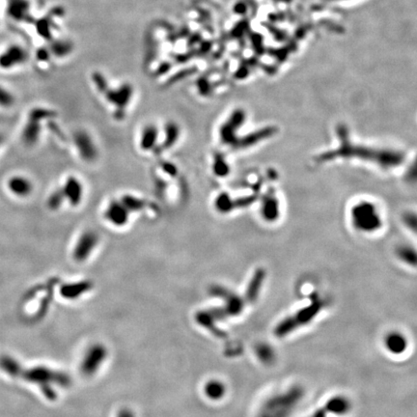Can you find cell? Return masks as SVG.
<instances>
[{
  "label": "cell",
  "mask_w": 417,
  "mask_h": 417,
  "mask_svg": "<svg viewBox=\"0 0 417 417\" xmlns=\"http://www.w3.org/2000/svg\"><path fill=\"white\" fill-rule=\"evenodd\" d=\"M339 138L341 139V146L338 150L323 154L318 158L321 161L329 160L338 157L359 158L376 161V163L383 167H393L403 162L404 157L400 153L391 151H381L366 147L354 146L349 140V135L345 127L341 126L337 130Z\"/></svg>",
  "instance_id": "cell-1"
},
{
  "label": "cell",
  "mask_w": 417,
  "mask_h": 417,
  "mask_svg": "<svg viewBox=\"0 0 417 417\" xmlns=\"http://www.w3.org/2000/svg\"><path fill=\"white\" fill-rule=\"evenodd\" d=\"M301 385H293L287 390L269 397L260 406L256 417H291L305 398Z\"/></svg>",
  "instance_id": "cell-2"
},
{
  "label": "cell",
  "mask_w": 417,
  "mask_h": 417,
  "mask_svg": "<svg viewBox=\"0 0 417 417\" xmlns=\"http://www.w3.org/2000/svg\"><path fill=\"white\" fill-rule=\"evenodd\" d=\"M326 306V302L320 296L315 295L311 299L310 304L300 308L292 315L287 316L275 326L273 333L278 338H284L291 335L300 327H305L312 323Z\"/></svg>",
  "instance_id": "cell-3"
},
{
  "label": "cell",
  "mask_w": 417,
  "mask_h": 417,
  "mask_svg": "<svg viewBox=\"0 0 417 417\" xmlns=\"http://www.w3.org/2000/svg\"><path fill=\"white\" fill-rule=\"evenodd\" d=\"M23 378V380L29 383L39 384L48 399H54L55 392L51 387V383H56L59 385H68L69 378L62 374L57 373L45 368L43 366H37L31 369H24L23 368L20 378Z\"/></svg>",
  "instance_id": "cell-4"
},
{
  "label": "cell",
  "mask_w": 417,
  "mask_h": 417,
  "mask_svg": "<svg viewBox=\"0 0 417 417\" xmlns=\"http://www.w3.org/2000/svg\"><path fill=\"white\" fill-rule=\"evenodd\" d=\"M351 219L353 226L366 233L377 231L381 225V217L376 207L368 202H362L354 206L351 210Z\"/></svg>",
  "instance_id": "cell-5"
},
{
  "label": "cell",
  "mask_w": 417,
  "mask_h": 417,
  "mask_svg": "<svg viewBox=\"0 0 417 417\" xmlns=\"http://www.w3.org/2000/svg\"><path fill=\"white\" fill-rule=\"evenodd\" d=\"M211 293L224 301L225 305L221 308L223 309L227 318L239 317L245 311L247 302L237 293L221 286H214L211 290Z\"/></svg>",
  "instance_id": "cell-6"
},
{
  "label": "cell",
  "mask_w": 417,
  "mask_h": 417,
  "mask_svg": "<svg viewBox=\"0 0 417 417\" xmlns=\"http://www.w3.org/2000/svg\"><path fill=\"white\" fill-rule=\"evenodd\" d=\"M28 59V52L23 45H8L3 51L0 52V69H10L23 65Z\"/></svg>",
  "instance_id": "cell-7"
},
{
  "label": "cell",
  "mask_w": 417,
  "mask_h": 417,
  "mask_svg": "<svg viewBox=\"0 0 417 417\" xmlns=\"http://www.w3.org/2000/svg\"><path fill=\"white\" fill-rule=\"evenodd\" d=\"M106 358V349L102 345H95L86 352L81 362V372L92 376L97 372Z\"/></svg>",
  "instance_id": "cell-8"
},
{
  "label": "cell",
  "mask_w": 417,
  "mask_h": 417,
  "mask_svg": "<svg viewBox=\"0 0 417 417\" xmlns=\"http://www.w3.org/2000/svg\"><path fill=\"white\" fill-rule=\"evenodd\" d=\"M74 143L80 158L85 161H94L98 158V149L92 137L84 131H79L74 136Z\"/></svg>",
  "instance_id": "cell-9"
},
{
  "label": "cell",
  "mask_w": 417,
  "mask_h": 417,
  "mask_svg": "<svg viewBox=\"0 0 417 417\" xmlns=\"http://www.w3.org/2000/svg\"><path fill=\"white\" fill-rule=\"evenodd\" d=\"M99 243V237L94 231H86L79 237L74 249V258L82 262L90 256Z\"/></svg>",
  "instance_id": "cell-10"
},
{
  "label": "cell",
  "mask_w": 417,
  "mask_h": 417,
  "mask_svg": "<svg viewBox=\"0 0 417 417\" xmlns=\"http://www.w3.org/2000/svg\"><path fill=\"white\" fill-rule=\"evenodd\" d=\"M383 347L392 355H401L405 353L408 348V340L401 331H389L383 337Z\"/></svg>",
  "instance_id": "cell-11"
},
{
  "label": "cell",
  "mask_w": 417,
  "mask_h": 417,
  "mask_svg": "<svg viewBox=\"0 0 417 417\" xmlns=\"http://www.w3.org/2000/svg\"><path fill=\"white\" fill-rule=\"evenodd\" d=\"M245 113L242 110H237L231 115L230 119L222 125L220 128V138L221 141L227 144L234 146L236 143V131L244 123Z\"/></svg>",
  "instance_id": "cell-12"
},
{
  "label": "cell",
  "mask_w": 417,
  "mask_h": 417,
  "mask_svg": "<svg viewBox=\"0 0 417 417\" xmlns=\"http://www.w3.org/2000/svg\"><path fill=\"white\" fill-rule=\"evenodd\" d=\"M327 414L334 416H346L352 409V403L346 395L337 394L331 396L323 406Z\"/></svg>",
  "instance_id": "cell-13"
},
{
  "label": "cell",
  "mask_w": 417,
  "mask_h": 417,
  "mask_svg": "<svg viewBox=\"0 0 417 417\" xmlns=\"http://www.w3.org/2000/svg\"><path fill=\"white\" fill-rule=\"evenodd\" d=\"M133 87L130 84H123L116 89H107L104 95L107 101L114 104L117 109L125 110L126 106L130 103L133 98Z\"/></svg>",
  "instance_id": "cell-14"
},
{
  "label": "cell",
  "mask_w": 417,
  "mask_h": 417,
  "mask_svg": "<svg viewBox=\"0 0 417 417\" xmlns=\"http://www.w3.org/2000/svg\"><path fill=\"white\" fill-rule=\"evenodd\" d=\"M129 211L125 208L121 201L113 200L108 204L105 210V218L114 226L121 227L129 221Z\"/></svg>",
  "instance_id": "cell-15"
},
{
  "label": "cell",
  "mask_w": 417,
  "mask_h": 417,
  "mask_svg": "<svg viewBox=\"0 0 417 417\" xmlns=\"http://www.w3.org/2000/svg\"><path fill=\"white\" fill-rule=\"evenodd\" d=\"M266 271L264 269H257L252 275L250 281L248 282V287L246 290V299L247 304H254L260 296V293L263 289L264 282L266 280Z\"/></svg>",
  "instance_id": "cell-16"
},
{
  "label": "cell",
  "mask_w": 417,
  "mask_h": 417,
  "mask_svg": "<svg viewBox=\"0 0 417 417\" xmlns=\"http://www.w3.org/2000/svg\"><path fill=\"white\" fill-rule=\"evenodd\" d=\"M63 194L65 196V200H68L69 203L74 207L79 206L83 196V187L80 181L74 177L70 176L66 181L63 189Z\"/></svg>",
  "instance_id": "cell-17"
},
{
  "label": "cell",
  "mask_w": 417,
  "mask_h": 417,
  "mask_svg": "<svg viewBox=\"0 0 417 417\" xmlns=\"http://www.w3.org/2000/svg\"><path fill=\"white\" fill-rule=\"evenodd\" d=\"M8 189L16 196L24 198L31 194L32 183L23 176H14L8 181Z\"/></svg>",
  "instance_id": "cell-18"
},
{
  "label": "cell",
  "mask_w": 417,
  "mask_h": 417,
  "mask_svg": "<svg viewBox=\"0 0 417 417\" xmlns=\"http://www.w3.org/2000/svg\"><path fill=\"white\" fill-rule=\"evenodd\" d=\"M30 3L28 0H7V13L13 20L21 22L29 15Z\"/></svg>",
  "instance_id": "cell-19"
},
{
  "label": "cell",
  "mask_w": 417,
  "mask_h": 417,
  "mask_svg": "<svg viewBox=\"0 0 417 417\" xmlns=\"http://www.w3.org/2000/svg\"><path fill=\"white\" fill-rule=\"evenodd\" d=\"M158 139V129L155 125L146 126L141 134L140 147L144 151H151L157 146Z\"/></svg>",
  "instance_id": "cell-20"
},
{
  "label": "cell",
  "mask_w": 417,
  "mask_h": 417,
  "mask_svg": "<svg viewBox=\"0 0 417 417\" xmlns=\"http://www.w3.org/2000/svg\"><path fill=\"white\" fill-rule=\"evenodd\" d=\"M226 385L219 380L208 381L204 386V393L212 401H219L226 394Z\"/></svg>",
  "instance_id": "cell-21"
},
{
  "label": "cell",
  "mask_w": 417,
  "mask_h": 417,
  "mask_svg": "<svg viewBox=\"0 0 417 417\" xmlns=\"http://www.w3.org/2000/svg\"><path fill=\"white\" fill-rule=\"evenodd\" d=\"M41 133V122L32 118H28V122L23 129V140L27 145L35 144Z\"/></svg>",
  "instance_id": "cell-22"
},
{
  "label": "cell",
  "mask_w": 417,
  "mask_h": 417,
  "mask_svg": "<svg viewBox=\"0 0 417 417\" xmlns=\"http://www.w3.org/2000/svg\"><path fill=\"white\" fill-rule=\"evenodd\" d=\"M22 364L9 354H3L0 356V369L11 377L20 378L23 370Z\"/></svg>",
  "instance_id": "cell-23"
},
{
  "label": "cell",
  "mask_w": 417,
  "mask_h": 417,
  "mask_svg": "<svg viewBox=\"0 0 417 417\" xmlns=\"http://www.w3.org/2000/svg\"><path fill=\"white\" fill-rule=\"evenodd\" d=\"M255 354L262 364L271 365L276 360L275 350L267 343H260L255 347Z\"/></svg>",
  "instance_id": "cell-24"
},
{
  "label": "cell",
  "mask_w": 417,
  "mask_h": 417,
  "mask_svg": "<svg viewBox=\"0 0 417 417\" xmlns=\"http://www.w3.org/2000/svg\"><path fill=\"white\" fill-rule=\"evenodd\" d=\"M180 137V127L173 121H170L164 128V141L162 146L164 149H169L174 146Z\"/></svg>",
  "instance_id": "cell-25"
},
{
  "label": "cell",
  "mask_w": 417,
  "mask_h": 417,
  "mask_svg": "<svg viewBox=\"0 0 417 417\" xmlns=\"http://www.w3.org/2000/svg\"><path fill=\"white\" fill-rule=\"evenodd\" d=\"M263 216L268 220H274L278 215V203L272 194H269L264 201L262 208Z\"/></svg>",
  "instance_id": "cell-26"
},
{
  "label": "cell",
  "mask_w": 417,
  "mask_h": 417,
  "mask_svg": "<svg viewBox=\"0 0 417 417\" xmlns=\"http://www.w3.org/2000/svg\"><path fill=\"white\" fill-rule=\"evenodd\" d=\"M121 203L123 204L125 208L129 211V213H136L139 211H142L145 208L146 203L144 202V200L136 197L134 195H130V194H126L123 195L121 198Z\"/></svg>",
  "instance_id": "cell-27"
},
{
  "label": "cell",
  "mask_w": 417,
  "mask_h": 417,
  "mask_svg": "<svg viewBox=\"0 0 417 417\" xmlns=\"http://www.w3.org/2000/svg\"><path fill=\"white\" fill-rule=\"evenodd\" d=\"M397 256L399 257V259L403 261L404 263H406L409 266H415L416 263V253L414 251V249L410 248V247H401L398 248L397 250Z\"/></svg>",
  "instance_id": "cell-28"
},
{
  "label": "cell",
  "mask_w": 417,
  "mask_h": 417,
  "mask_svg": "<svg viewBox=\"0 0 417 417\" xmlns=\"http://www.w3.org/2000/svg\"><path fill=\"white\" fill-rule=\"evenodd\" d=\"M215 208L218 212L220 213H228L231 210H233L234 208V201L231 200V198L229 197L228 194L226 193H222L220 195L217 196V198L215 199Z\"/></svg>",
  "instance_id": "cell-29"
},
{
  "label": "cell",
  "mask_w": 417,
  "mask_h": 417,
  "mask_svg": "<svg viewBox=\"0 0 417 417\" xmlns=\"http://www.w3.org/2000/svg\"><path fill=\"white\" fill-rule=\"evenodd\" d=\"M68 286L69 287H65L62 290L63 295H65L67 297L78 296L81 292L88 290L89 287H90V285L86 282H83V283H80V284H75V285H68Z\"/></svg>",
  "instance_id": "cell-30"
},
{
  "label": "cell",
  "mask_w": 417,
  "mask_h": 417,
  "mask_svg": "<svg viewBox=\"0 0 417 417\" xmlns=\"http://www.w3.org/2000/svg\"><path fill=\"white\" fill-rule=\"evenodd\" d=\"M65 200V196L61 190H56L55 192H52L50 194V196L47 199V207L52 210V211H57L64 202Z\"/></svg>",
  "instance_id": "cell-31"
},
{
  "label": "cell",
  "mask_w": 417,
  "mask_h": 417,
  "mask_svg": "<svg viewBox=\"0 0 417 417\" xmlns=\"http://www.w3.org/2000/svg\"><path fill=\"white\" fill-rule=\"evenodd\" d=\"M214 172L215 175L219 177L225 176L229 172V168L226 163L225 159L220 154H216L214 157Z\"/></svg>",
  "instance_id": "cell-32"
},
{
  "label": "cell",
  "mask_w": 417,
  "mask_h": 417,
  "mask_svg": "<svg viewBox=\"0 0 417 417\" xmlns=\"http://www.w3.org/2000/svg\"><path fill=\"white\" fill-rule=\"evenodd\" d=\"M54 116H55L54 111L49 110V109H45V108H34L33 110L30 111V114H29V118H32L40 122L45 119L54 117Z\"/></svg>",
  "instance_id": "cell-33"
},
{
  "label": "cell",
  "mask_w": 417,
  "mask_h": 417,
  "mask_svg": "<svg viewBox=\"0 0 417 417\" xmlns=\"http://www.w3.org/2000/svg\"><path fill=\"white\" fill-rule=\"evenodd\" d=\"M15 102V98L11 92L0 85V106L10 107Z\"/></svg>",
  "instance_id": "cell-34"
},
{
  "label": "cell",
  "mask_w": 417,
  "mask_h": 417,
  "mask_svg": "<svg viewBox=\"0 0 417 417\" xmlns=\"http://www.w3.org/2000/svg\"><path fill=\"white\" fill-rule=\"evenodd\" d=\"M94 81H95V83H96L97 88L99 89L100 92H102L103 94L105 93V91L108 89L106 80L102 77V75H100V74H99V75H95V76H94Z\"/></svg>",
  "instance_id": "cell-35"
},
{
  "label": "cell",
  "mask_w": 417,
  "mask_h": 417,
  "mask_svg": "<svg viewBox=\"0 0 417 417\" xmlns=\"http://www.w3.org/2000/svg\"><path fill=\"white\" fill-rule=\"evenodd\" d=\"M161 167H162V169H163V171H164L165 173H167L168 175L172 176V177H175V176L177 175V168H176V166H175L173 163H171V162L163 161V163L161 164Z\"/></svg>",
  "instance_id": "cell-36"
},
{
  "label": "cell",
  "mask_w": 417,
  "mask_h": 417,
  "mask_svg": "<svg viewBox=\"0 0 417 417\" xmlns=\"http://www.w3.org/2000/svg\"><path fill=\"white\" fill-rule=\"evenodd\" d=\"M328 416V414L327 413V411L325 410V408L323 407V406H321V407H318V408H316L315 411L312 413V415L311 417H327Z\"/></svg>",
  "instance_id": "cell-37"
},
{
  "label": "cell",
  "mask_w": 417,
  "mask_h": 417,
  "mask_svg": "<svg viewBox=\"0 0 417 417\" xmlns=\"http://www.w3.org/2000/svg\"><path fill=\"white\" fill-rule=\"evenodd\" d=\"M118 417H135V414L132 410H130L128 408H124L119 412Z\"/></svg>",
  "instance_id": "cell-38"
}]
</instances>
